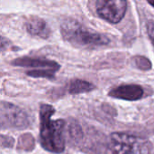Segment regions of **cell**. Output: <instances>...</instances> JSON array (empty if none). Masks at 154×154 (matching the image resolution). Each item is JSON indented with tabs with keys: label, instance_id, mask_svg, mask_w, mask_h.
Instances as JSON below:
<instances>
[{
	"label": "cell",
	"instance_id": "3957f363",
	"mask_svg": "<svg viewBox=\"0 0 154 154\" xmlns=\"http://www.w3.org/2000/svg\"><path fill=\"white\" fill-rule=\"evenodd\" d=\"M109 150L112 154H150V145L143 138L125 133H114L110 136Z\"/></svg>",
	"mask_w": 154,
	"mask_h": 154
},
{
	"label": "cell",
	"instance_id": "52a82bcc",
	"mask_svg": "<svg viewBox=\"0 0 154 154\" xmlns=\"http://www.w3.org/2000/svg\"><path fill=\"white\" fill-rule=\"evenodd\" d=\"M144 91L142 86L136 84H125L113 89L109 95L114 98L127 101H137L143 98Z\"/></svg>",
	"mask_w": 154,
	"mask_h": 154
},
{
	"label": "cell",
	"instance_id": "5b68a950",
	"mask_svg": "<svg viewBox=\"0 0 154 154\" xmlns=\"http://www.w3.org/2000/svg\"><path fill=\"white\" fill-rule=\"evenodd\" d=\"M13 64L23 67L35 68V70L29 71L28 75L32 77H53L56 71L60 68V65L52 61L45 59H35V58H19L13 62Z\"/></svg>",
	"mask_w": 154,
	"mask_h": 154
},
{
	"label": "cell",
	"instance_id": "8fae6325",
	"mask_svg": "<svg viewBox=\"0 0 154 154\" xmlns=\"http://www.w3.org/2000/svg\"><path fill=\"white\" fill-rule=\"evenodd\" d=\"M149 2H150V3H151V4H152V5L154 6V0H149Z\"/></svg>",
	"mask_w": 154,
	"mask_h": 154
},
{
	"label": "cell",
	"instance_id": "277c9868",
	"mask_svg": "<svg viewBox=\"0 0 154 154\" xmlns=\"http://www.w3.org/2000/svg\"><path fill=\"white\" fill-rule=\"evenodd\" d=\"M126 10V0H96L97 15L112 24L119 23L125 15Z\"/></svg>",
	"mask_w": 154,
	"mask_h": 154
},
{
	"label": "cell",
	"instance_id": "9c48e42d",
	"mask_svg": "<svg viewBox=\"0 0 154 154\" xmlns=\"http://www.w3.org/2000/svg\"><path fill=\"white\" fill-rule=\"evenodd\" d=\"M69 93L72 94L89 92L94 89V85L84 80H73L69 84Z\"/></svg>",
	"mask_w": 154,
	"mask_h": 154
},
{
	"label": "cell",
	"instance_id": "30bf717a",
	"mask_svg": "<svg viewBox=\"0 0 154 154\" xmlns=\"http://www.w3.org/2000/svg\"><path fill=\"white\" fill-rule=\"evenodd\" d=\"M148 33H149V35H150L152 42L154 45V22H151L148 25Z\"/></svg>",
	"mask_w": 154,
	"mask_h": 154
},
{
	"label": "cell",
	"instance_id": "6da1fadb",
	"mask_svg": "<svg viewBox=\"0 0 154 154\" xmlns=\"http://www.w3.org/2000/svg\"><path fill=\"white\" fill-rule=\"evenodd\" d=\"M55 110L50 104H42L40 108V142L46 151L61 153L65 149L63 137L64 122L52 120Z\"/></svg>",
	"mask_w": 154,
	"mask_h": 154
},
{
	"label": "cell",
	"instance_id": "8992f818",
	"mask_svg": "<svg viewBox=\"0 0 154 154\" xmlns=\"http://www.w3.org/2000/svg\"><path fill=\"white\" fill-rule=\"evenodd\" d=\"M27 115L17 106L3 102L1 104V124L3 127L23 129L28 126Z\"/></svg>",
	"mask_w": 154,
	"mask_h": 154
},
{
	"label": "cell",
	"instance_id": "7a4b0ae2",
	"mask_svg": "<svg viewBox=\"0 0 154 154\" xmlns=\"http://www.w3.org/2000/svg\"><path fill=\"white\" fill-rule=\"evenodd\" d=\"M61 34L66 41L78 47L94 48L110 42L107 36L91 31L75 20L64 21L61 25Z\"/></svg>",
	"mask_w": 154,
	"mask_h": 154
},
{
	"label": "cell",
	"instance_id": "ba28073f",
	"mask_svg": "<svg viewBox=\"0 0 154 154\" xmlns=\"http://www.w3.org/2000/svg\"><path fill=\"white\" fill-rule=\"evenodd\" d=\"M26 29L29 34L39 36L41 38H47L50 35V28L46 22L40 17H31L26 22Z\"/></svg>",
	"mask_w": 154,
	"mask_h": 154
}]
</instances>
